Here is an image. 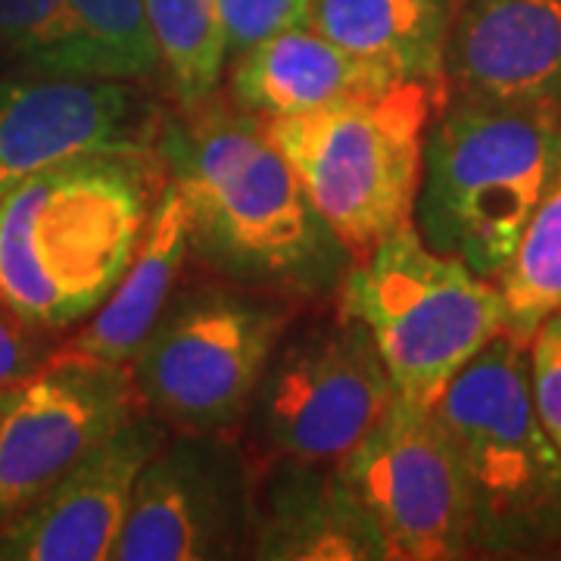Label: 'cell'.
Listing matches in <instances>:
<instances>
[{
    "label": "cell",
    "instance_id": "cell-1",
    "mask_svg": "<svg viewBox=\"0 0 561 561\" xmlns=\"http://www.w3.org/2000/svg\"><path fill=\"white\" fill-rule=\"evenodd\" d=\"M162 160L187 203L191 247L225 278L278 294L343 284L353 260L260 116L201 103L162 131Z\"/></svg>",
    "mask_w": 561,
    "mask_h": 561
},
{
    "label": "cell",
    "instance_id": "cell-2",
    "mask_svg": "<svg viewBox=\"0 0 561 561\" xmlns=\"http://www.w3.org/2000/svg\"><path fill=\"white\" fill-rule=\"evenodd\" d=\"M144 150L54 162L0 197V306L38 331L88 319L135 256L153 209Z\"/></svg>",
    "mask_w": 561,
    "mask_h": 561
},
{
    "label": "cell",
    "instance_id": "cell-3",
    "mask_svg": "<svg viewBox=\"0 0 561 561\" xmlns=\"http://www.w3.org/2000/svg\"><path fill=\"white\" fill-rule=\"evenodd\" d=\"M559 165V103L446 94L424 138L412 225L431 250L496 280Z\"/></svg>",
    "mask_w": 561,
    "mask_h": 561
},
{
    "label": "cell",
    "instance_id": "cell-4",
    "mask_svg": "<svg viewBox=\"0 0 561 561\" xmlns=\"http://www.w3.org/2000/svg\"><path fill=\"white\" fill-rule=\"evenodd\" d=\"M459 459L471 556L542 559L561 552V453L530 397L527 346H483L434 402Z\"/></svg>",
    "mask_w": 561,
    "mask_h": 561
},
{
    "label": "cell",
    "instance_id": "cell-5",
    "mask_svg": "<svg viewBox=\"0 0 561 561\" xmlns=\"http://www.w3.org/2000/svg\"><path fill=\"white\" fill-rule=\"evenodd\" d=\"M443 101L446 91L434 84L397 81L316 113L262 119L353 262L412 225L424 138Z\"/></svg>",
    "mask_w": 561,
    "mask_h": 561
},
{
    "label": "cell",
    "instance_id": "cell-6",
    "mask_svg": "<svg viewBox=\"0 0 561 561\" xmlns=\"http://www.w3.org/2000/svg\"><path fill=\"white\" fill-rule=\"evenodd\" d=\"M341 309L375 343L397 397L434 405L449 381L505 331L493 278L431 250L415 225L346 268Z\"/></svg>",
    "mask_w": 561,
    "mask_h": 561
},
{
    "label": "cell",
    "instance_id": "cell-7",
    "mask_svg": "<svg viewBox=\"0 0 561 561\" xmlns=\"http://www.w3.org/2000/svg\"><path fill=\"white\" fill-rule=\"evenodd\" d=\"M294 309L247 290L169 300L128 359L144 412L179 431L216 434L247 415Z\"/></svg>",
    "mask_w": 561,
    "mask_h": 561
},
{
    "label": "cell",
    "instance_id": "cell-8",
    "mask_svg": "<svg viewBox=\"0 0 561 561\" xmlns=\"http://www.w3.org/2000/svg\"><path fill=\"white\" fill-rule=\"evenodd\" d=\"M393 400L368 331L341 309V319L278 343L253 397L256 440L284 465L334 468Z\"/></svg>",
    "mask_w": 561,
    "mask_h": 561
},
{
    "label": "cell",
    "instance_id": "cell-9",
    "mask_svg": "<svg viewBox=\"0 0 561 561\" xmlns=\"http://www.w3.org/2000/svg\"><path fill=\"white\" fill-rule=\"evenodd\" d=\"M390 561L471 559L459 459L434 405H393L337 465Z\"/></svg>",
    "mask_w": 561,
    "mask_h": 561
},
{
    "label": "cell",
    "instance_id": "cell-10",
    "mask_svg": "<svg viewBox=\"0 0 561 561\" xmlns=\"http://www.w3.org/2000/svg\"><path fill=\"white\" fill-rule=\"evenodd\" d=\"M138 409L128 362L69 350L41 362L0 419V527Z\"/></svg>",
    "mask_w": 561,
    "mask_h": 561
},
{
    "label": "cell",
    "instance_id": "cell-11",
    "mask_svg": "<svg viewBox=\"0 0 561 561\" xmlns=\"http://www.w3.org/2000/svg\"><path fill=\"white\" fill-rule=\"evenodd\" d=\"M241 453L216 434L181 431L140 468L116 561H203L241 552L250 527Z\"/></svg>",
    "mask_w": 561,
    "mask_h": 561
},
{
    "label": "cell",
    "instance_id": "cell-12",
    "mask_svg": "<svg viewBox=\"0 0 561 561\" xmlns=\"http://www.w3.org/2000/svg\"><path fill=\"white\" fill-rule=\"evenodd\" d=\"M165 437L169 424L157 415H131L0 527V561L110 559L140 468Z\"/></svg>",
    "mask_w": 561,
    "mask_h": 561
},
{
    "label": "cell",
    "instance_id": "cell-13",
    "mask_svg": "<svg viewBox=\"0 0 561 561\" xmlns=\"http://www.w3.org/2000/svg\"><path fill=\"white\" fill-rule=\"evenodd\" d=\"M147 125L125 81L47 76L0 81V197L54 162L144 150Z\"/></svg>",
    "mask_w": 561,
    "mask_h": 561
},
{
    "label": "cell",
    "instance_id": "cell-14",
    "mask_svg": "<svg viewBox=\"0 0 561 561\" xmlns=\"http://www.w3.org/2000/svg\"><path fill=\"white\" fill-rule=\"evenodd\" d=\"M446 94L561 106V0H461L443 50Z\"/></svg>",
    "mask_w": 561,
    "mask_h": 561
},
{
    "label": "cell",
    "instance_id": "cell-15",
    "mask_svg": "<svg viewBox=\"0 0 561 561\" xmlns=\"http://www.w3.org/2000/svg\"><path fill=\"white\" fill-rule=\"evenodd\" d=\"M400 79L300 25L231 60V98L243 113L284 119L383 91Z\"/></svg>",
    "mask_w": 561,
    "mask_h": 561
},
{
    "label": "cell",
    "instance_id": "cell-16",
    "mask_svg": "<svg viewBox=\"0 0 561 561\" xmlns=\"http://www.w3.org/2000/svg\"><path fill=\"white\" fill-rule=\"evenodd\" d=\"M191 250V216L175 181L162 184L153 209L147 216L135 256L128 260L122 278L113 284L106 300L91 312L62 350L106 362H128L144 337L160 321L162 309L172 300L181 265Z\"/></svg>",
    "mask_w": 561,
    "mask_h": 561
},
{
    "label": "cell",
    "instance_id": "cell-17",
    "mask_svg": "<svg viewBox=\"0 0 561 561\" xmlns=\"http://www.w3.org/2000/svg\"><path fill=\"white\" fill-rule=\"evenodd\" d=\"M253 556L268 561H383L381 537L343 490L337 471L284 465L253 524Z\"/></svg>",
    "mask_w": 561,
    "mask_h": 561
},
{
    "label": "cell",
    "instance_id": "cell-18",
    "mask_svg": "<svg viewBox=\"0 0 561 561\" xmlns=\"http://www.w3.org/2000/svg\"><path fill=\"white\" fill-rule=\"evenodd\" d=\"M456 0H309V28L400 81L446 91L443 50Z\"/></svg>",
    "mask_w": 561,
    "mask_h": 561
},
{
    "label": "cell",
    "instance_id": "cell-19",
    "mask_svg": "<svg viewBox=\"0 0 561 561\" xmlns=\"http://www.w3.org/2000/svg\"><path fill=\"white\" fill-rule=\"evenodd\" d=\"M496 287L505 302V334L524 346L561 309V165L534 206Z\"/></svg>",
    "mask_w": 561,
    "mask_h": 561
},
{
    "label": "cell",
    "instance_id": "cell-20",
    "mask_svg": "<svg viewBox=\"0 0 561 561\" xmlns=\"http://www.w3.org/2000/svg\"><path fill=\"white\" fill-rule=\"evenodd\" d=\"M172 91L184 110L213 101L228 54L219 0H144Z\"/></svg>",
    "mask_w": 561,
    "mask_h": 561
},
{
    "label": "cell",
    "instance_id": "cell-21",
    "mask_svg": "<svg viewBox=\"0 0 561 561\" xmlns=\"http://www.w3.org/2000/svg\"><path fill=\"white\" fill-rule=\"evenodd\" d=\"M76 22V76L135 81L160 69L144 0H66Z\"/></svg>",
    "mask_w": 561,
    "mask_h": 561
},
{
    "label": "cell",
    "instance_id": "cell-22",
    "mask_svg": "<svg viewBox=\"0 0 561 561\" xmlns=\"http://www.w3.org/2000/svg\"><path fill=\"white\" fill-rule=\"evenodd\" d=\"M0 44L35 72L76 76V22L66 0H0Z\"/></svg>",
    "mask_w": 561,
    "mask_h": 561
},
{
    "label": "cell",
    "instance_id": "cell-23",
    "mask_svg": "<svg viewBox=\"0 0 561 561\" xmlns=\"http://www.w3.org/2000/svg\"><path fill=\"white\" fill-rule=\"evenodd\" d=\"M219 13L231 62L262 41L309 25V0H219Z\"/></svg>",
    "mask_w": 561,
    "mask_h": 561
},
{
    "label": "cell",
    "instance_id": "cell-24",
    "mask_svg": "<svg viewBox=\"0 0 561 561\" xmlns=\"http://www.w3.org/2000/svg\"><path fill=\"white\" fill-rule=\"evenodd\" d=\"M527 368L534 409L561 453V309L542 321L527 341Z\"/></svg>",
    "mask_w": 561,
    "mask_h": 561
},
{
    "label": "cell",
    "instance_id": "cell-25",
    "mask_svg": "<svg viewBox=\"0 0 561 561\" xmlns=\"http://www.w3.org/2000/svg\"><path fill=\"white\" fill-rule=\"evenodd\" d=\"M47 359L38 328L22 321L16 312L0 306V387L25 381Z\"/></svg>",
    "mask_w": 561,
    "mask_h": 561
},
{
    "label": "cell",
    "instance_id": "cell-26",
    "mask_svg": "<svg viewBox=\"0 0 561 561\" xmlns=\"http://www.w3.org/2000/svg\"><path fill=\"white\" fill-rule=\"evenodd\" d=\"M13 393H16V383H13V387H0V419H3V412L10 409V402H13Z\"/></svg>",
    "mask_w": 561,
    "mask_h": 561
}]
</instances>
